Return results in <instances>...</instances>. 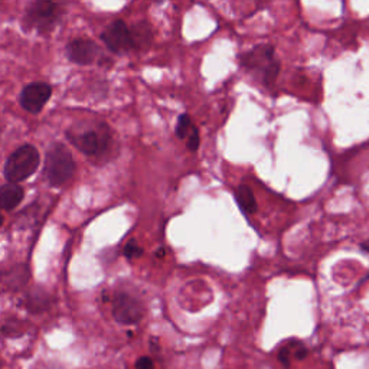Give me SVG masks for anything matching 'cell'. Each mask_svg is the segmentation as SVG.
I'll return each mask as SVG.
<instances>
[{"label": "cell", "instance_id": "8992f818", "mask_svg": "<svg viewBox=\"0 0 369 369\" xmlns=\"http://www.w3.org/2000/svg\"><path fill=\"white\" fill-rule=\"evenodd\" d=\"M101 39L107 48L116 54H126L133 50H137L131 28H128L123 21L113 22L103 32Z\"/></svg>", "mask_w": 369, "mask_h": 369}, {"label": "cell", "instance_id": "5bb4252c", "mask_svg": "<svg viewBox=\"0 0 369 369\" xmlns=\"http://www.w3.org/2000/svg\"><path fill=\"white\" fill-rule=\"evenodd\" d=\"M51 299L48 293H45L42 290H33L28 294L26 297V307L31 313H42L50 307Z\"/></svg>", "mask_w": 369, "mask_h": 369}, {"label": "cell", "instance_id": "3957f363", "mask_svg": "<svg viewBox=\"0 0 369 369\" xmlns=\"http://www.w3.org/2000/svg\"><path fill=\"white\" fill-rule=\"evenodd\" d=\"M70 141L88 156H103L113 143V133L107 124H97L87 130L68 131Z\"/></svg>", "mask_w": 369, "mask_h": 369}, {"label": "cell", "instance_id": "ba28073f", "mask_svg": "<svg viewBox=\"0 0 369 369\" xmlns=\"http://www.w3.org/2000/svg\"><path fill=\"white\" fill-rule=\"evenodd\" d=\"M51 94H53V88L50 84L32 82L22 89L21 104L26 111L32 114H38L45 107V104L50 101Z\"/></svg>", "mask_w": 369, "mask_h": 369}, {"label": "cell", "instance_id": "e0dca14e", "mask_svg": "<svg viewBox=\"0 0 369 369\" xmlns=\"http://www.w3.org/2000/svg\"><path fill=\"white\" fill-rule=\"evenodd\" d=\"M136 369H155V363L149 356H142L137 359Z\"/></svg>", "mask_w": 369, "mask_h": 369}, {"label": "cell", "instance_id": "4fadbf2b", "mask_svg": "<svg viewBox=\"0 0 369 369\" xmlns=\"http://www.w3.org/2000/svg\"><path fill=\"white\" fill-rule=\"evenodd\" d=\"M236 199H237L240 209L244 214L253 215V214L257 212V201H255L254 192H253L250 184H247V183L240 184V187L236 191Z\"/></svg>", "mask_w": 369, "mask_h": 369}, {"label": "cell", "instance_id": "8fae6325", "mask_svg": "<svg viewBox=\"0 0 369 369\" xmlns=\"http://www.w3.org/2000/svg\"><path fill=\"white\" fill-rule=\"evenodd\" d=\"M23 189L18 183H6L0 187V209L11 211L16 208L23 199Z\"/></svg>", "mask_w": 369, "mask_h": 369}, {"label": "cell", "instance_id": "6da1fadb", "mask_svg": "<svg viewBox=\"0 0 369 369\" xmlns=\"http://www.w3.org/2000/svg\"><path fill=\"white\" fill-rule=\"evenodd\" d=\"M241 67L263 85L274 84L280 74L282 62L275 55L272 45H257L240 57Z\"/></svg>", "mask_w": 369, "mask_h": 369}, {"label": "cell", "instance_id": "277c9868", "mask_svg": "<svg viewBox=\"0 0 369 369\" xmlns=\"http://www.w3.org/2000/svg\"><path fill=\"white\" fill-rule=\"evenodd\" d=\"M39 162L40 156L38 149L31 145H25L9 156L5 165V176L9 183H19L36 172Z\"/></svg>", "mask_w": 369, "mask_h": 369}, {"label": "cell", "instance_id": "7a4b0ae2", "mask_svg": "<svg viewBox=\"0 0 369 369\" xmlns=\"http://www.w3.org/2000/svg\"><path fill=\"white\" fill-rule=\"evenodd\" d=\"M75 170V163L72 155L67 146L62 143H54L46 152L45 162V176L54 188L62 187L68 182Z\"/></svg>", "mask_w": 369, "mask_h": 369}, {"label": "cell", "instance_id": "9a60e30c", "mask_svg": "<svg viewBox=\"0 0 369 369\" xmlns=\"http://www.w3.org/2000/svg\"><path fill=\"white\" fill-rule=\"evenodd\" d=\"M2 332L6 336H13V338L21 336L22 334H25V323L19 320H11L2 328Z\"/></svg>", "mask_w": 369, "mask_h": 369}, {"label": "cell", "instance_id": "9c48e42d", "mask_svg": "<svg viewBox=\"0 0 369 369\" xmlns=\"http://www.w3.org/2000/svg\"><path fill=\"white\" fill-rule=\"evenodd\" d=\"M67 54H68L70 61H72L74 64L91 65L92 62L97 61V58L100 55V50L92 40L78 38L68 43Z\"/></svg>", "mask_w": 369, "mask_h": 369}, {"label": "cell", "instance_id": "30bf717a", "mask_svg": "<svg viewBox=\"0 0 369 369\" xmlns=\"http://www.w3.org/2000/svg\"><path fill=\"white\" fill-rule=\"evenodd\" d=\"M176 136H177L179 141H184V143H187V148L191 152H197L199 149V145H201L199 131H198V128L195 127L194 121L191 120V117L188 114H182L177 119Z\"/></svg>", "mask_w": 369, "mask_h": 369}, {"label": "cell", "instance_id": "7c38bea8", "mask_svg": "<svg viewBox=\"0 0 369 369\" xmlns=\"http://www.w3.org/2000/svg\"><path fill=\"white\" fill-rule=\"evenodd\" d=\"M306 356H307V348L299 341H292L279 351V360L286 368L290 366V362L293 358L296 360H302Z\"/></svg>", "mask_w": 369, "mask_h": 369}, {"label": "cell", "instance_id": "2e32d148", "mask_svg": "<svg viewBox=\"0 0 369 369\" xmlns=\"http://www.w3.org/2000/svg\"><path fill=\"white\" fill-rule=\"evenodd\" d=\"M142 254H143V248L138 246L136 241H130L124 247V255L127 258H138V257H142Z\"/></svg>", "mask_w": 369, "mask_h": 369}, {"label": "cell", "instance_id": "ac0fdd59", "mask_svg": "<svg viewBox=\"0 0 369 369\" xmlns=\"http://www.w3.org/2000/svg\"><path fill=\"white\" fill-rule=\"evenodd\" d=\"M362 248H363L365 251H368V253H369V244H362Z\"/></svg>", "mask_w": 369, "mask_h": 369}, {"label": "cell", "instance_id": "d6986e66", "mask_svg": "<svg viewBox=\"0 0 369 369\" xmlns=\"http://www.w3.org/2000/svg\"><path fill=\"white\" fill-rule=\"evenodd\" d=\"M2 222H4V216H2V214H0V225H2Z\"/></svg>", "mask_w": 369, "mask_h": 369}, {"label": "cell", "instance_id": "52a82bcc", "mask_svg": "<svg viewBox=\"0 0 369 369\" xmlns=\"http://www.w3.org/2000/svg\"><path fill=\"white\" fill-rule=\"evenodd\" d=\"M145 314L143 304L128 293H117L113 299V317L120 325H136Z\"/></svg>", "mask_w": 369, "mask_h": 369}, {"label": "cell", "instance_id": "5b68a950", "mask_svg": "<svg viewBox=\"0 0 369 369\" xmlns=\"http://www.w3.org/2000/svg\"><path fill=\"white\" fill-rule=\"evenodd\" d=\"M60 6L54 2H35L26 11L23 25L39 33L51 32L60 21Z\"/></svg>", "mask_w": 369, "mask_h": 369}]
</instances>
